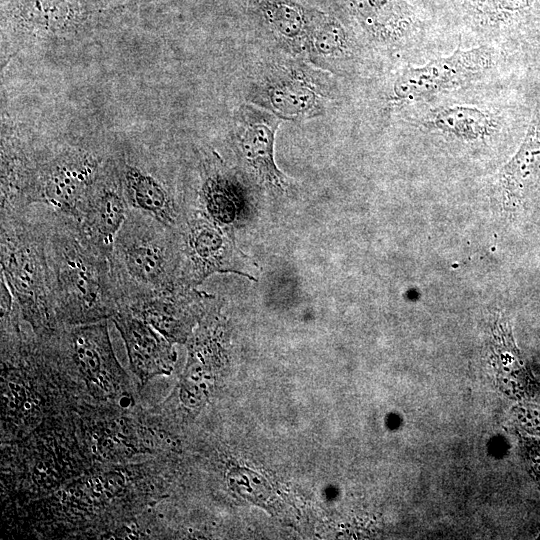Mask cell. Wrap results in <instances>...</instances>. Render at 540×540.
I'll use <instances>...</instances> for the list:
<instances>
[{"mask_svg": "<svg viewBox=\"0 0 540 540\" xmlns=\"http://www.w3.org/2000/svg\"><path fill=\"white\" fill-rule=\"evenodd\" d=\"M2 28L20 41H52L95 27L111 11L85 0H5Z\"/></svg>", "mask_w": 540, "mask_h": 540, "instance_id": "cell-6", "label": "cell"}, {"mask_svg": "<svg viewBox=\"0 0 540 540\" xmlns=\"http://www.w3.org/2000/svg\"><path fill=\"white\" fill-rule=\"evenodd\" d=\"M44 227L55 312L74 322L119 312L123 302L109 257L93 246L68 216L54 211Z\"/></svg>", "mask_w": 540, "mask_h": 540, "instance_id": "cell-1", "label": "cell"}, {"mask_svg": "<svg viewBox=\"0 0 540 540\" xmlns=\"http://www.w3.org/2000/svg\"><path fill=\"white\" fill-rule=\"evenodd\" d=\"M533 0H500L501 6L507 10H517L526 7Z\"/></svg>", "mask_w": 540, "mask_h": 540, "instance_id": "cell-18", "label": "cell"}, {"mask_svg": "<svg viewBox=\"0 0 540 540\" xmlns=\"http://www.w3.org/2000/svg\"><path fill=\"white\" fill-rule=\"evenodd\" d=\"M106 164L93 152L78 147H66L46 160H37L28 205L43 203L78 221Z\"/></svg>", "mask_w": 540, "mask_h": 540, "instance_id": "cell-5", "label": "cell"}, {"mask_svg": "<svg viewBox=\"0 0 540 540\" xmlns=\"http://www.w3.org/2000/svg\"><path fill=\"white\" fill-rule=\"evenodd\" d=\"M116 168L131 209L146 213L171 229L178 226L176 203L161 180L142 167L126 161H120Z\"/></svg>", "mask_w": 540, "mask_h": 540, "instance_id": "cell-12", "label": "cell"}, {"mask_svg": "<svg viewBox=\"0 0 540 540\" xmlns=\"http://www.w3.org/2000/svg\"><path fill=\"white\" fill-rule=\"evenodd\" d=\"M354 46L344 26L324 12H316L306 53L312 64L325 71H338L353 58Z\"/></svg>", "mask_w": 540, "mask_h": 540, "instance_id": "cell-14", "label": "cell"}, {"mask_svg": "<svg viewBox=\"0 0 540 540\" xmlns=\"http://www.w3.org/2000/svg\"><path fill=\"white\" fill-rule=\"evenodd\" d=\"M540 178V139L535 127L529 129L520 149L504 166L500 173L503 202L513 209L520 203L523 194Z\"/></svg>", "mask_w": 540, "mask_h": 540, "instance_id": "cell-16", "label": "cell"}, {"mask_svg": "<svg viewBox=\"0 0 540 540\" xmlns=\"http://www.w3.org/2000/svg\"><path fill=\"white\" fill-rule=\"evenodd\" d=\"M186 269L184 284H197L214 272L237 271L232 258L230 240L222 229L206 218L192 220L187 226Z\"/></svg>", "mask_w": 540, "mask_h": 540, "instance_id": "cell-11", "label": "cell"}, {"mask_svg": "<svg viewBox=\"0 0 540 540\" xmlns=\"http://www.w3.org/2000/svg\"><path fill=\"white\" fill-rule=\"evenodd\" d=\"M169 230L150 215L130 210L109 258L123 307L137 297L183 285Z\"/></svg>", "mask_w": 540, "mask_h": 540, "instance_id": "cell-2", "label": "cell"}, {"mask_svg": "<svg viewBox=\"0 0 540 540\" xmlns=\"http://www.w3.org/2000/svg\"><path fill=\"white\" fill-rule=\"evenodd\" d=\"M130 210L116 164L109 161L76 222L84 237L110 258L115 238Z\"/></svg>", "mask_w": 540, "mask_h": 540, "instance_id": "cell-9", "label": "cell"}, {"mask_svg": "<svg viewBox=\"0 0 540 540\" xmlns=\"http://www.w3.org/2000/svg\"><path fill=\"white\" fill-rule=\"evenodd\" d=\"M282 122L269 111L256 105L243 104L235 113L233 126L238 152L255 178L277 192H285L288 178L274 161V142Z\"/></svg>", "mask_w": 540, "mask_h": 540, "instance_id": "cell-7", "label": "cell"}, {"mask_svg": "<svg viewBox=\"0 0 540 540\" xmlns=\"http://www.w3.org/2000/svg\"><path fill=\"white\" fill-rule=\"evenodd\" d=\"M344 1L368 35L380 44H395L407 32L410 13L401 0Z\"/></svg>", "mask_w": 540, "mask_h": 540, "instance_id": "cell-15", "label": "cell"}, {"mask_svg": "<svg viewBox=\"0 0 540 540\" xmlns=\"http://www.w3.org/2000/svg\"><path fill=\"white\" fill-rule=\"evenodd\" d=\"M113 321L124 339L131 368L143 382L169 373L175 353L159 331L126 308L117 312Z\"/></svg>", "mask_w": 540, "mask_h": 540, "instance_id": "cell-10", "label": "cell"}, {"mask_svg": "<svg viewBox=\"0 0 540 540\" xmlns=\"http://www.w3.org/2000/svg\"><path fill=\"white\" fill-rule=\"evenodd\" d=\"M270 32L287 50L306 53L310 30L317 10L309 9L294 0H253Z\"/></svg>", "mask_w": 540, "mask_h": 540, "instance_id": "cell-13", "label": "cell"}, {"mask_svg": "<svg viewBox=\"0 0 540 540\" xmlns=\"http://www.w3.org/2000/svg\"><path fill=\"white\" fill-rule=\"evenodd\" d=\"M332 91L331 80L322 69L287 60L266 68L253 82L249 98L280 119L304 121L326 112Z\"/></svg>", "mask_w": 540, "mask_h": 540, "instance_id": "cell-4", "label": "cell"}, {"mask_svg": "<svg viewBox=\"0 0 540 540\" xmlns=\"http://www.w3.org/2000/svg\"><path fill=\"white\" fill-rule=\"evenodd\" d=\"M491 61L492 52L487 47L457 49L423 66L406 68L395 79L393 94L411 100L455 87L488 69Z\"/></svg>", "mask_w": 540, "mask_h": 540, "instance_id": "cell-8", "label": "cell"}, {"mask_svg": "<svg viewBox=\"0 0 540 540\" xmlns=\"http://www.w3.org/2000/svg\"><path fill=\"white\" fill-rule=\"evenodd\" d=\"M492 119L484 111L469 106H452L439 110L433 125L440 131L464 140L485 137L492 127Z\"/></svg>", "mask_w": 540, "mask_h": 540, "instance_id": "cell-17", "label": "cell"}, {"mask_svg": "<svg viewBox=\"0 0 540 540\" xmlns=\"http://www.w3.org/2000/svg\"><path fill=\"white\" fill-rule=\"evenodd\" d=\"M24 210L1 212V274L24 317L47 329L53 296L45 250V227L32 223Z\"/></svg>", "mask_w": 540, "mask_h": 540, "instance_id": "cell-3", "label": "cell"}]
</instances>
